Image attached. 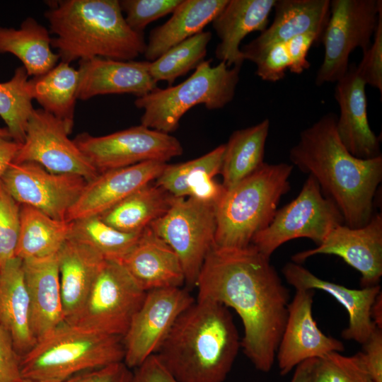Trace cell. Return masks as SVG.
<instances>
[{"label": "cell", "mask_w": 382, "mask_h": 382, "mask_svg": "<svg viewBox=\"0 0 382 382\" xmlns=\"http://www.w3.org/2000/svg\"><path fill=\"white\" fill-rule=\"evenodd\" d=\"M195 286L197 299L231 308L243 326L241 347L255 368L267 373L288 316L290 291L265 257L251 244L240 249L213 247Z\"/></svg>", "instance_id": "1"}, {"label": "cell", "mask_w": 382, "mask_h": 382, "mask_svg": "<svg viewBox=\"0 0 382 382\" xmlns=\"http://www.w3.org/2000/svg\"><path fill=\"white\" fill-rule=\"evenodd\" d=\"M337 119L335 114L328 113L301 131L289 157L293 166L316 179L324 196L339 209L345 224L357 228L374 214L382 156L361 159L352 156L337 135Z\"/></svg>", "instance_id": "2"}, {"label": "cell", "mask_w": 382, "mask_h": 382, "mask_svg": "<svg viewBox=\"0 0 382 382\" xmlns=\"http://www.w3.org/2000/svg\"><path fill=\"white\" fill-rule=\"evenodd\" d=\"M241 347L228 308L197 298L177 319L155 355L179 382H223Z\"/></svg>", "instance_id": "3"}, {"label": "cell", "mask_w": 382, "mask_h": 382, "mask_svg": "<svg viewBox=\"0 0 382 382\" xmlns=\"http://www.w3.org/2000/svg\"><path fill=\"white\" fill-rule=\"evenodd\" d=\"M45 13L52 47L61 61L94 57L134 60L144 54V33L126 23L117 0H62L49 3Z\"/></svg>", "instance_id": "4"}, {"label": "cell", "mask_w": 382, "mask_h": 382, "mask_svg": "<svg viewBox=\"0 0 382 382\" xmlns=\"http://www.w3.org/2000/svg\"><path fill=\"white\" fill-rule=\"evenodd\" d=\"M294 166L264 163L253 173L224 190L216 204L214 247L240 249L273 219L282 197L290 190Z\"/></svg>", "instance_id": "5"}, {"label": "cell", "mask_w": 382, "mask_h": 382, "mask_svg": "<svg viewBox=\"0 0 382 382\" xmlns=\"http://www.w3.org/2000/svg\"><path fill=\"white\" fill-rule=\"evenodd\" d=\"M122 337L63 321L21 357L23 379L65 382L81 372L123 361Z\"/></svg>", "instance_id": "6"}, {"label": "cell", "mask_w": 382, "mask_h": 382, "mask_svg": "<svg viewBox=\"0 0 382 382\" xmlns=\"http://www.w3.org/2000/svg\"><path fill=\"white\" fill-rule=\"evenodd\" d=\"M204 60L186 80L138 97L134 105L142 109L141 125L163 133L175 131L182 117L192 108L204 105L209 110L223 108L232 101L241 67L220 62L212 66Z\"/></svg>", "instance_id": "7"}, {"label": "cell", "mask_w": 382, "mask_h": 382, "mask_svg": "<svg viewBox=\"0 0 382 382\" xmlns=\"http://www.w3.org/2000/svg\"><path fill=\"white\" fill-rule=\"evenodd\" d=\"M340 224L345 223L339 209L308 175L296 197L277 209L271 223L253 236L250 244L270 258L279 246L295 238H306L319 245Z\"/></svg>", "instance_id": "8"}, {"label": "cell", "mask_w": 382, "mask_h": 382, "mask_svg": "<svg viewBox=\"0 0 382 382\" xmlns=\"http://www.w3.org/2000/svg\"><path fill=\"white\" fill-rule=\"evenodd\" d=\"M216 204L192 197H175L168 210L149 226L176 253L189 286H195L214 245Z\"/></svg>", "instance_id": "9"}, {"label": "cell", "mask_w": 382, "mask_h": 382, "mask_svg": "<svg viewBox=\"0 0 382 382\" xmlns=\"http://www.w3.org/2000/svg\"><path fill=\"white\" fill-rule=\"evenodd\" d=\"M146 294L120 262L105 260L81 308L66 322L122 337Z\"/></svg>", "instance_id": "10"}, {"label": "cell", "mask_w": 382, "mask_h": 382, "mask_svg": "<svg viewBox=\"0 0 382 382\" xmlns=\"http://www.w3.org/2000/svg\"><path fill=\"white\" fill-rule=\"evenodd\" d=\"M381 12V0L330 1V17L320 40L325 54L316 76L317 86L336 83L348 71L351 53L370 47Z\"/></svg>", "instance_id": "11"}, {"label": "cell", "mask_w": 382, "mask_h": 382, "mask_svg": "<svg viewBox=\"0 0 382 382\" xmlns=\"http://www.w3.org/2000/svg\"><path fill=\"white\" fill-rule=\"evenodd\" d=\"M73 141L98 173L149 161L166 163L183 153L177 138L142 125L100 137L81 133Z\"/></svg>", "instance_id": "12"}, {"label": "cell", "mask_w": 382, "mask_h": 382, "mask_svg": "<svg viewBox=\"0 0 382 382\" xmlns=\"http://www.w3.org/2000/svg\"><path fill=\"white\" fill-rule=\"evenodd\" d=\"M195 301L182 287L147 291L122 337L125 364L135 369L155 354L177 319Z\"/></svg>", "instance_id": "13"}, {"label": "cell", "mask_w": 382, "mask_h": 382, "mask_svg": "<svg viewBox=\"0 0 382 382\" xmlns=\"http://www.w3.org/2000/svg\"><path fill=\"white\" fill-rule=\"evenodd\" d=\"M69 134L61 120L42 109H33L24 142L13 162H33L51 173L76 175L87 182L93 180L98 172Z\"/></svg>", "instance_id": "14"}, {"label": "cell", "mask_w": 382, "mask_h": 382, "mask_svg": "<svg viewBox=\"0 0 382 382\" xmlns=\"http://www.w3.org/2000/svg\"><path fill=\"white\" fill-rule=\"evenodd\" d=\"M1 182L20 205L63 221L87 183L81 176L51 173L33 162L11 163Z\"/></svg>", "instance_id": "15"}, {"label": "cell", "mask_w": 382, "mask_h": 382, "mask_svg": "<svg viewBox=\"0 0 382 382\" xmlns=\"http://www.w3.org/2000/svg\"><path fill=\"white\" fill-rule=\"evenodd\" d=\"M320 254L337 255L357 270L361 274V288L379 284L382 277V214H374L368 224L357 228L338 225L319 245L299 252L291 259L301 264Z\"/></svg>", "instance_id": "16"}, {"label": "cell", "mask_w": 382, "mask_h": 382, "mask_svg": "<svg viewBox=\"0 0 382 382\" xmlns=\"http://www.w3.org/2000/svg\"><path fill=\"white\" fill-rule=\"evenodd\" d=\"M314 294L313 289H297L290 301L275 357L282 376L306 360L345 349L342 341L325 335L318 328L312 311Z\"/></svg>", "instance_id": "17"}, {"label": "cell", "mask_w": 382, "mask_h": 382, "mask_svg": "<svg viewBox=\"0 0 382 382\" xmlns=\"http://www.w3.org/2000/svg\"><path fill=\"white\" fill-rule=\"evenodd\" d=\"M166 164L149 161L98 173L86 183L69 209L66 221L71 222L102 214L139 188L155 181Z\"/></svg>", "instance_id": "18"}, {"label": "cell", "mask_w": 382, "mask_h": 382, "mask_svg": "<svg viewBox=\"0 0 382 382\" xmlns=\"http://www.w3.org/2000/svg\"><path fill=\"white\" fill-rule=\"evenodd\" d=\"M366 84L355 64L336 82L335 98L340 108L336 122L337 135L354 156L371 159L381 156L380 140L371 129L367 115Z\"/></svg>", "instance_id": "19"}, {"label": "cell", "mask_w": 382, "mask_h": 382, "mask_svg": "<svg viewBox=\"0 0 382 382\" xmlns=\"http://www.w3.org/2000/svg\"><path fill=\"white\" fill-rule=\"evenodd\" d=\"M77 99L98 95L133 94L144 96L158 87L151 76L148 61H122L94 57L80 60Z\"/></svg>", "instance_id": "20"}, {"label": "cell", "mask_w": 382, "mask_h": 382, "mask_svg": "<svg viewBox=\"0 0 382 382\" xmlns=\"http://www.w3.org/2000/svg\"><path fill=\"white\" fill-rule=\"evenodd\" d=\"M330 6V0H276L271 25L241 48L244 59L255 63L272 45L305 33H316L322 37Z\"/></svg>", "instance_id": "21"}, {"label": "cell", "mask_w": 382, "mask_h": 382, "mask_svg": "<svg viewBox=\"0 0 382 382\" xmlns=\"http://www.w3.org/2000/svg\"><path fill=\"white\" fill-rule=\"evenodd\" d=\"M282 272L286 282L296 290L323 291L345 308L348 313L349 323L342 332L344 339L362 345L376 328L371 318L370 311L376 297L381 292L379 284L359 289H349L322 279L301 264L294 262L286 263Z\"/></svg>", "instance_id": "22"}, {"label": "cell", "mask_w": 382, "mask_h": 382, "mask_svg": "<svg viewBox=\"0 0 382 382\" xmlns=\"http://www.w3.org/2000/svg\"><path fill=\"white\" fill-rule=\"evenodd\" d=\"M146 292L168 287H182L185 283L180 260L173 250L150 227L120 261Z\"/></svg>", "instance_id": "23"}, {"label": "cell", "mask_w": 382, "mask_h": 382, "mask_svg": "<svg viewBox=\"0 0 382 382\" xmlns=\"http://www.w3.org/2000/svg\"><path fill=\"white\" fill-rule=\"evenodd\" d=\"M276 0H228L212 22L220 42L215 56L228 67L242 66L245 59L240 45L250 33L262 32Z\"/></svg>", "instance_id": "24"}, {"label": "cell", "mask_w": 382, "mask_h": 382, "mask_svg": "<svg viewBox=\"0 0 382 382\" xmlns=\"http://www.w3.org/2000/svg\"><path fill=\"white\" fill-rule=\"evenodd\" d=\"M22 267L38 341L64 321L57 254L23 260Z\"/></svg>", "instance_id": "25"}, {"label": "cell", "mask_w": 382, "mask_h": 382, "mask_svg": "<svg viewBox=\"0 0 382 382\" xmlns=\"http://www.w3.org/2000/svg\"><path fill=\"white\" fill-rule=\"evenodd\" d=\"M64 321L83 304L105 259L88 245L68 238L57 253Z\"/></svg>", "instance_id": "26"}, {"label": "cell", "mask_w": 382, "mask_h": 382, "mask_svg": "<svg viewBox=\"0 0 382 382\" xmlns=\"http://www.w3.org/2000/svg\"><path fill=\"white\" fill-rule=\"evenodd\" d=\"M0 326L10 335L21 357L37 342L32 329L22 260L16 257L0 270Z\"/></svg>", "instance_id": "27"}, {"label": "cell", "mask_w": 382, "mask_h": 382, "mask_svg": "<svg viewBox=\"0 0 382 382\" xmlns=\"http://www.w3.org/2000/svg\"><path fill=\"white\" fill-rule=\"evenodd\" d=\"M228 0H182L171 17L149 33L144 55L153 62L168 50L203 31Z\"/></svg>", "instance_id": "28"}, {"label": "cell", "mask_w": 382, "mask_h": 382, "mask_svg": "<svg viewBox=\"0 0 382 382\" xmlns=\"http://www.w3.org/2000/svg\"><path fill=\"white\" fill-rule=\"evenodd\" d=\"M50 31L33 18L20 28L0 27V53H10L21 61L28 76L42 75L56 66L59 57L52 50Z\"/></svg>", "instance_id": "29"}, {"label": "cell", "mask_w": 382, "mask_h": 382, "mask_svg": "<svg viewBox=\"0 0 382 382\" xmlns=\"http://www.w3.org/2000/svg\"><path fill=\"white\" fill-rule=\"evenodd\" d=\"M78 82V70L62 61L47 73L28 80L32 99L61 120L69 134L74 127Z\"/></svg>", "instance_id": "30"}, {"label": "cell", "mask_w": 382, "mask_h": 382, "mask_svg": "<svg viewBox=\"0 0 382 382\" xmlns=\"http://www.w3.org/2000/svg\"><path fill=\"white\" fill-rule=\"evenodd\" d=\"M270 120L234 131L225 144L220 174L225 190L256 171L264 162Z\"/></svg>", "instance_id": "31"}, {"label": "cell", "mask_w": 382, "mask_h": 382, "mask_svg": "<svg viewBox=\"0 0 382 382\" xmlns=\"http://www.w3.org/2000/svg\"><path fill=\"white\" fill-rule=\"evenodd\" d=\"M174 198L152 182L98 216L121 231L140 233L168 210Z\"/></svg>", "instance_id": "32"}, {"label": "cell", "mask_w": 382, "mask_h": 382, "mask_svg": "<svg viewBox=\"0 0 382 382\" xmlns=\"http://www.w3.org/2000/svg\"><path fill=\"white\" fill-rule=\"evenodd\" d=\"M72 222L54 219L33 207L21 205L16 257H45L58 253L69 238Z\"/></svg>", "instance_id": "33"}, {"label": "cell", "mask_w": 382, "mask_h": 382, "mask_svg": "<svg viewBox=\"0 0 382 382\" xmlns=\"http://www.w3.org/2000/svg\"><path fill=\"white\" fill-rule=\"evenodd\" d=\"M225 144L199 158L166 164L154 183L174 197H189L199 185L220 173Z\"/></svg>", "instance_id": "34"}, {"label": "cell", "mask_w": 382, "mask_h": 382, "mask_svg": "<svg viewBox=\"0 0 382 382\" xmlns=\"http://www.w3.org/2000/svg\"><path fill=\"white\" fill-rule=\"evenodd\" d=\"M71 222L69 238L88 245L105 260L118 262L131 250L142 233L121 231L104 222L98 216Z\"/></svg>", "instance_id": "35"}, {"label": "cell", "mask_w": 382, "mask_h": 382, "mask_svg": "<svg viewBox=\"0 0 382 382\" xmlns=\"http://www.w3.org/2000/svg\"><path fill=\"white\" fill-rule=\"evenodd\" d=\"M212 37L211 32L203 30L173 47L156 60L148 62L152 79L157 83L165 81L170 86L178 77L195 69L204 60Z\"/></svg>", "instance_id": "36"}, {"label": "cell", "mask_w": 382, "mask_h": 382, "mask_svg": "<svg viewBox=\"0 0 382 382\" xmlns=\"http://www.w3.org/2000/svg\"><path fill=\"white\" fill-rule=\"evenodd\" d=\"M28 76L22 66L15 70L9 81L0 83V117L6 123L12 140L21 144L34 109L28 88Z\"/></svg>", "instance_id": "37"}, {"label": "cell", "mask_w": 382, "mask_h": 382, "mask_svg": "<svg viewBox=\"0 0 382 382\" xmlns=\"http://www.w3.org/2000/svg\"><path fill=\"white\" fill-rule=\"evenodd\" d=\"M311 382H374L360 352L352 356L331 352L317 359Z\"/></svg>", "instance_id": "38"}, {"label": "cell", "mask_w": 382, "mask_h": 382, "mask_svg": "<svg viewBox=\"0 0 382 382\" xmlns=\"http://www.w3.org/2000/svg\"><path fill=\"white\" fill-rule=\"evenodd\" d=\"M21 205L0 181V270L16 257Z\"/></svg>", "instance_id": "39"}, {"label": "cell", "mask_w": 382, "mask_h": 382, "mask_svg": "<svg viewBox=\"0 0 382 382\" xmlns=\"http://www.w3.org/2000/svg\"><path fill=\"white\" fill-rule=\"evenodd\" d=\"M181 1L122 0L119 3L127 25L133 30L143 33L150 23L172 13Z\"/></svg>", "instance_id": "40"}, {"label": "cell", "mask_w": 382, "mask_h": 382, "mask_svg": "<svg viewBox=\"0 0 382 382\" xmlns=\"http://www.w3.org/2000/svg\"><path fill=\"white\" fill-rule=\"evenodd\" d=\"M357 66L359 77L366 85L377 88L382 93V12L380 13L374 41L363 52V57Z\"/></svg>", "instance_id": "41"}, {"label": "cell", "mask_w": 382, "mask_h": 382, "mask_svg": "<svg viewBox=\"0 0 382 382\" xmlns=\"http://www.w3.org/2000/svg\"><path fill=\"white\" fill-rule=\"evenodd\" d=\"M255 74L262 80L277 82L286 75L290 66V59L285 42L272 45L255 63Z\"/></svg>", "instance_id": "42"}, {"label": "cell", "mask_w": 382, "mask_h": 382, "mask_svg": "<svg viewBox=\"0 0 382 382\" xmlns=\"http://www.w3.org/2000/svg\"><path fill=\"white\" fill-rule=\"evenodd\" d=\"M21 363L10 335L0 326V382H23Z\"/></svg>", "instance_id": "43"}, {"label": "cell", "mask_w": 382, "mask_h": 382, "mask_svg": "<svg viewBox=\"0 0 382 382\" xmlns=\"http://www.w3.org/2000/svg\"><path fill=\"white\" fill-rule=\"evenodd\" d=\"M321 37L313 32L296 35L285 42L290 59L289 71L300 74L309 69L311 64L307 59L308 50L316 42H320Z\"/></svg>", "instance_id": "44"}, {"label": "cell", "mask_w": 382, "mask_h": 382, "mask_svg": "<svg viewBox=\"0 0 382 382\" xmlns=\"http://www.w3.org/2000/svg\"><path fill=\"white\" fill-rule=\"evenodd\" d=\"M132 371L124 361L78 374L65 382H130Z\"/></svg>", "instance_id": "45"}, {"label": "cell", "mask_w": 382, "mask_h": 382, "mask_svg": "<svg viewBox=\"0 0 382 382\" xmlns=\"http://www.w3.org/2000/svg\"><path fill=\"white\" fill-rule=\"evenodd\" d=\"M360 352L374 382H382V329L376 328Z\"/></svg>", "instance_id": "46"}, {"label": "cell", "mask_w": 382, "mask_h": 382, "mask_svg": "<svg viewBox=\"0 0 382 382\" xmlns=\"http://www.w3.org/2000/svg\"><path fill=\"white\" fill-rule=\"evenodd\" d=\"M130 382H179L165 369L155 354L132 371Z\"/></svg>", "instance_id": "47"}, {"label": "cell", "mask_w": 382, "mask_h": 382, "mask_svg": "<svg viewBox=\"0 0 382 382\" xmlns=\"http://www.w3.org/2000/svg\"><path fill=\"white\" fill-rule=\"evenodd\" d=\"M21 144L12 139L0 137V181L11 163L13 162Z\"/></svg>", "instance_id": "48"}, {"label": "cell", "mask_w": 382, "mask_h": 382, "mask_svg": "<svg viewBox=\"0 0 382 382\" xmlns=\"http://www.w3.org/2000/svg\"><path fill=\"white\" fill-rule=\"evenodd\" d=\"M316 359H308L299 364L295 368L290 382H311Z\"/></svg>", "instance_id": "49"}, {"label": "cell", "mask_w": 382, "mask_h": 382, "mask_svg": "<svg viewBox=\"0 0 382 382\" xmlns=\"http://www.w3.org/2000/svg\"><path fill=\"white\" fill-rule=\"evenodd\" d=\"M371 318L375 326L382 329V294L376 297L370 311Z\"/></svg>", "instance_id": "50"}, {"label": "cell", "mask_w": 382, "mask_h": 382, "mask_svg": "<svg viewBox=\"0 0 382 382\" xmlns=\"http://www.w3.org/2000/svg\"><path fill=\"white\" fill-rule=\"evenodd\" d=\"M0 137L11 139L10 133L6 129V127L5 128L0 127Z\"/></svg>", "instance_id": "51"}, {"label": "cell", "mask_w": 382, "mask_h": 382, "mask_svg": "<svg viewBox=\"0 0 382 382\" xmlns=\"http://www.w3.org/2000/svg\"><path fill=\"white\" fill-rule=\"evenodd\" d=\"M23 382H42V381H36L23 379Z\"/></svg>", "instance_id": "52"}]
</instances>
